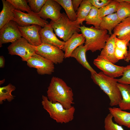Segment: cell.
Here are the masks:
<instances>
[{"mask_svg": "<svg viewBox=\"0 0 130 130\" xmlns=\"http://www.w3.org/2000/svg\"><path fill=\"white\" fill-rule=\"evenodd\" d=\"M128 46L129 47V49L128 51L127 56L124 60L127 62H129L130 61V41Z\"/></svg>", "mask_w": 130, "mask_h": 130, "instance_id": "cell-37", "label": "cell"}, {"mask_svg": "<svg viewBox=\"0 0 130 130\" xmlns=\"http://www.w3.org/2000/svg\"><path fill=\"white\" fill-rule=\"evenodd\" d=\"M117 37L116 35L113 33L110 35L100 55L114 64L119 61L116 58L115 55V41Z\"/></svg>", "mask_w": 130, "mask_h": 130, "instance_id": "cell-16", "label": "cell"}, {"mask_svg": "<svg viewBox=\"0 0 130 130\" xmlns=\"http://www.w3.org/2000/svg\"><path fill=\"white\" fill-rule=\"evenodd\" d=\"M113 31V33L118 38L125 40L129 44L130 41V17L122 20Z\"/></svg>", "mask_w": 130, "mask_h": 130, "instance_id": "cell-17", "label": "cell"}, {"mask_svg": "<svg viewBox=\"0 0 130 130\" xmlns=\"http://www.w3.org/2000/svg\"><path fill=\"white\" fill-rule=\"evenodd\" d=\"M53 29L49 24L40 30L39 33L42 43L56 46L62 50L65 42L59 39L53 32Z\"/></svg>", "mask_w": 130, "mask_h": 130, "instance_id": "cell-14", "label": "cell"}, {"mask_svg": "<svg viewBox=\"0 0 130 130\" xmlns=\"http://www.w3.org/2000/svg\"><path fill=\"white\" fill-rule=\"evenodd\" d=\"M5 58L2 56H0V67L3 68L4 67L5 65Z\"/></svg>", "mask_w": 130, "mask_h": 130, "instance_id": "cell-38", "label": "cell"}, {"mask_svg": "<svg viewBox=\"0 0 130 130\" xmlns=\"http://www.w3.org/2000/svg\"><path fill=\"white\" fill-rule=\"evenodd\" d=\"M92 6L89 0H83L76 12V21L80 24L85 21Z\"/></svg>", "mask_w": 130, "mask_h": 130, "instance_id": "cell-23", "label": "cell"}, {"mask_svg": "<svg viewBox=\"0 0 130 130\" xmlns=\"http://www.w3.org/2000/svg\"><path fill=\"white\" fill-rule=\"evenodd\" d=\"M13 12L15 16L14 21L20 26L36 25L43 27L49 24L47 21L42 19L34 12L26 13L15 9L13 10Z\"/></svg>", "mask_w": 130, "mask_h": 130, "instance_id": "cell-9", "label": "cell"}, {"mask_svg": "<svg viewBox=\"0 0 130 130\" xmlns=\"http://www.w3.org/2000/svg\"><path fill=\"white\" fill-rule=\"evenodd\" d=\"M93 63L105 74L113 78L122 76L126 68L116 65L100 55L94 60Z\"/></svg>", "mask_w": 130, "mask_h": 130, "instance_id": "cell-8", "label": "cell"}, {"mask_svg": "<svg viewBox=\"0 0 130 130\" xmlns=\"http://www.w3.org/2000/svg\"><path fill=\"white\" fill-rule=\"evenodd\" d=\"M36 53L48 59L56 64L63 62L65 53L61 49L54 46L42 43L37 46L32 45Z\"/></svg>", "mask_w": 130, "mask_h": 130, "instance_id": "cell-6", "label": "cell"}, {"mask_svg": "<svg viewBox=\"0 0 130 130\" xmlns=\"http://www.w3.org/2000/svg\"><path fill=\"white\" fill-rule=\"evenodd\" d=\"M116 13L121 21L130 17V3L124 1L118 2Z\"/></svg>", "mask_w": 130, "mask_h": 130, "instance_id": "cell-27", "label": "cell"}, {"mask_svg": "<svg viewBox=\"0 0 130 130\" xmlns=\"http://www.w3.org/2000/svg\"><path fill=\"white\" fill-rule=\"evenodd\" d=\"M26 62L29 67L36 68L37 72L39 75H51L54 71V66L53 62L36 53Z\"/></svg>", "mask_w": 130, "mask_h": 130, "instance_id": "cell-10", "label": "cell"}, {"mask_svg": "<svg viewBox=\"0 0 130 130\" xmlns=\"http://www.w3.org/2000/svg\"><path fill=\"white\" fill-rule=\"evenodd\" d=\"M122 99L119 103V108L123 110H130V85L118 83Z\"/></svg>", "mask_w": 130, "mask_h": 130, "instance_id": "cell-22", "label": "cell"}, {"mask_svg": "<svg viewBox=\"0 0 130 130\" xmlns=\"http://www.w3.org/2000/svg\"><path fill=\"white\" fill-rule=\"evenodd\" d=\"M52 26L55 34L65 42L76 33L81 32L80 24L76 21H72L64 12L58 20H51L49 23Z\"/></svg>", "mask_w": 130, "mask_h": 130, "instance_id": "cell-5", "label": "cell"}, {"mask_svg": "<svg viewBox=\"0 0 130 130\" xmlns=\"http://www.w3.org/2000/svg\"><path fill=\"white\" fill-rule=\"evenodd\" d=\"M98 9L92 6L91 9L86 17L85 21L87 25H92L96 27H99L101 21Z\"/></svg>", "mask_w": 130, "mask_h": 130, "instance_id": "cell-25", "label": "cell"}, {"mask_svg": "<svg viewBox=\"0 0 130 130\" xmlns=\"http://www.w3.org/2000/svg\"><path fill=\"white\" fill-rule=\"evenodd\" d=\"M40 26L33 25L29 26L18 27L22 37L25 39L31 45L37 46L42 43L39 31L41 29Z\"/></svg>", "mask_w": 130, "mask_h": 130, "instance_id": "cell-13", "label": "cell"}, {"mask_svg": "<svg viewBox=\"0 0 130 130\" xmlns=\"http://www.w3.org/2000/svg\"><path fill=\"white\" fill-rule=\"evenodd\" d=\"M113 116L109 113L105 118L104 121V128L105 130H125L122 126L114 122Z\"/></svg>", "mask_w": 130, "mask_h": 130, "instance_id": "cell-30", "label": "cell"}, {"mask_svg": "<svg viewBox=\"0 0 130 130\" xmlns=\"http://www.w3.org/2000/svg\"><path fill=\"white\" fill-rule=\"evenodd\" d=\"M83 0H72V6L75 11L76 13L78 9L79 6L80 5Z\"/></svg>", "mask_w": 130, "mask_h": 130, "instance_id": "cell-36", "label": "cell"}, {"mask_svg": "<svg viewBox=\"0 0 130 130\" xmlns=\"http://www.w3.org/2000/svg\"><path fill=\"white\" fill-rule=\"evenodd\" d=\"M62 7L55 0H47L40 11L37 13L42 19L56 21L61 17Z\"/></svg>", "mask_w": 130, "mask_h": 130, "instance_id": "cell-12", "label": "cell"}, {"mask_svg": "<svg viewBox=\"0 0 130 130\" xmlns=\"http://www.w3.org/2000/svg\"><path fill=\"white\" fill-rule=\"evenodd\" d=\"M108 110L116 123L130 128V112L114 107H109Z\"/></svg>", "mask_w": 130, "mask_h": 130, "instance_id": "cell-18", "label": "cell"}, {"mask_svg": "<svg viewBox=\"0 0 130 130\" xmlns=\"http://www.w3.org/2000/svg\"><path fill=\"white\" fill-rule=\"evenodd\" d=\"M126 67L122 77L117 80L118 83L130 85V64Z\"/></svg>", "mask_w": 130, "mask_h": 130, "instance_id": "cell-32", "label": "cell"}, {"mask_svg": "<svg viewBox=\"0 0 130 130\" xmlns=\"http://www.w3.org/2000/svg\"><path fill=\"white\" fill-rule=\"evenodd\" d=\"M118 2L121 1H124L130 3V0H117Z\"/></svg>", "mask_w": 130, "mask_h": 130, "instance_id": "cell-39", "label": "cell"}, {"mask_svg": "<svg viewBox=\"0 0 130 130\" xmlns=\"http://www.w3.org/2000/svg\"><path fill=\"white\" fill-rule=\"evenodd\" d=\"M129 44L125 40L120 39L117 37L116 39L115 47L124 52L125 54L126 57L127 54V47Z\"/></svg>", "mask_w": 130, "mask_h": 130, "instance_id": "cell-33", "label": "cell"}, {"mask_svg": "<svg viewBox=\"0 0 130 130\" xmlns=\"http://www.w3.org/2000/svg\"><path fill=\"white\" fill-rule=\"evenodd\" d=\"M111 0H89L93 6L99 9L109 3Z\"/></svg>", "mask_w": 130, "mask_h": 130, "instance_id": "cell-34", "label": "cell"}, {"mask_svg": "<svg viewBox=\"0 0 130 130\" xmlns=\"http://www.w3.org/2000/svg\"><path fill=\"white\" fill-rule=\"evenodd\" d=\"M47 0H28V5L31 11L38 13L40 11Z\"/></svg>", "mask_w": 130, "mask_h": 130, "instance_id": "cell-31", "label": "cell"}, {"mask_svg": "<svg viewBox=\"0 0 130 130\" xmlns=\"http://www.w3.org/2000/svg\"><path fill=\"white\" fill-rule=\"evenodd\" d=\"M115 55L116 58L118 60L124 59L126 58V56L124 53L122 51L115 47Z\"/></svg>", "mask_w": 130, "mask_h": 130, "instance_id": "cell-35", "label": "cell"}, {"mask_svg": "<svg viewBox=\"0 0 130 130\" xmlns=\"http://www.w3.org/2000/svg\"><path fill=\"white\" fill-rule=\"evenodd\" d=\"M118 3L117 0H111L108 4L99 9L100 17L102 19L105 16L116 13Z\"/></svg>", "mask_w": 130, "mask_h": 130, "instance_id": "cell-28", "label": "cell"}, {"mask_svg": "<svg viewBox=\"0 0 130 130\" xmlns=\"http://www.w3.org/2000/svg\"><path fill=\"white\" fill-rule=\"evenodd\" d=\"M81 32L85 38L84 45L87 51L92 52L101 51L105 46L110 36L108 31L93 26L88 27L84 25L80 26Z\"/></svg>", "mask_w": 130, "mask_h": 130, "instance_id": "cell-3", "label": "cell"}, {"mask_svg": "<svg viewBox=\"0 0 130 130\" xmlns=\"http://www.w3.org/2000/svg\"><path fill=\"white\" fill-rule=\"evenodd\" d=\"M85 38L82 34L76 33L65 42L62 50L65 52V58L70 57L72 52L78 47L85 43Z\"/></svg>", "mask_w": 130, "mask_h": 130, "instance_id": "cell-15", "label": "cell"}, {"mask_svg": "<svg viewBox=\"0 0 130 130\" xmlns=\"http://www.w3.org/2000/svg\"><path fill=\"white\" fill-rule=\"evenodd\" d=\"M99 27L108 31L110 35L115 27L122 21L118 18L116 13L105 16L101 19Z\"/></svg>", "mask_w": 130, "mask_h": 130, "instance_id": "cell-21", "label": "cell"}, {"mask_svg": "<svg viewBox=\"0 0 130 130\" xmlns=\"http://www.w3.org/2000/svg\"><path fill=\"white\" fill-rule=\"evenodd\" d=\"M47 97L52 102H58L66 109H68L74 104L72 90L62 79L53 76L47 91Z\"/></svg>", "mask_w": 130, "mask_h": 130, "instance_id": "cell-1", "label": "cell"}, {"mask_svg": "<svg viewBox=\"0 0 130 130\" xmlns=\"http://www.w3.org/2000/svg\"><path fill=\"white\" fill-rule=\"evenodd\" d=\"M2 1L3 8L0 13V29L10 21H14L15 19L13 6L6 0Z\"/></svg>", "mask_w": 130, "mask_h": 130, "instance_id": "cell-19", "label": "cell"}, {"mask_svg": "<svg viewBox=\"0 0 130 130\" xmlns=\"http://www.w3.org/2000/svg\"><path fill=\"white\" fill-rule=\"evenodd\" d=\"M87 49L86 46L81 45L77 47L72 53L70 57H73L84 67L89 70L91 73H97L88 62L86 57Z\"/></svg>", "mask_w": 130, "mask_h": 130, "instance_id": "cell-20", "label": "cell"}, {"mask_svg": "<svg viewBox=\"0 0 130 130\" xmlns=\"http://www.w3.org/2000/svg\"><path fill=\"white\" fill-rule=\"evenodd\" d=\"M15 86L9 83L7 85L0 87V104H2L3 101L7 100L8 102H11L14 98V96L12 94V92L16 89Z\"/></svg>", "mask_w": 130, "mask_h": 130, "instance_id": "cell-24", "label": "cell"}, {"mask_svg": "<svg viewBox=\"0 0 130 130\" xmlns=\"http://www.w3.org/2000/svg\"><path fill=\"white\" fill-rule=\"evenodd\" d=\"M7 49L9 54L19 56L23 61H27L36 54L35 51L32 45L23 37L11 43Z\"/></svg>", "mask_w": 130, "mask_h": 130, "instance_id": "cell-7", "label": "cell"}, {"mask_svg": "<svg viewBox=\"0 0 130 130\" xmlns=\"http://www.w3.org/2000/svg\"><path fill=\"white\" fill-rule=\"evenodd\" d=\"M22 37L17 24L14 21H10L0 29V47L3 44L13 43Z\"/></svg>", "mask_w": 130, "mask_h": 130, "instance_id": "cell-11", "label": "cell"}, {"mask_svg": "<svg viewBox=\"0 0 130 130\" xmlns=\"http://www.w3.org/2000/svg\"><path fill=\"white\" fill-rule=\"evenodd\" d=\"M5 81V79H4L2 80H0V85L2 84H3Z\"/></svg>", "mask_w": 130, "mask_h": 130, "instance_id": "cell-40", "label": "cell"}, {"mask_svg": "<svg viewBox=\"0 0 130 130\" xmlns=\"http://www.w3.org/2000/svg\"><path fill=\"white\" fill-rule=\"evenodd\" d=\"M64 9L69 19L75 21L77 20L76 13L72 6V0H55Z\"/></svg>", "mask_w": 130, "mask_h": 130, "instance_id": "cell-26", "label": "cell"}, {"mask_svg": "<svg viewBox=\"0 0 130 130\" xmlns=\"http://www.w3.org/2000/svg\"><path fill=\"white\" fill-rule=\"evenodd\" d=\"M91 77L93 82L108 97L110 105H118L122 97L118 86L117 79L105 75L102 71L91 73Z\"/></svg>", "mask_w": 130, "mask_h": 130, "instance_id": "cell-2", "label": "cell"}, {"mask_svg": "<svg viewBox=\"0 0 130 130\" xmlns=\"http://www.w3.org/2000/svg\"><path fill=\"white\" fill-rule=\"evenodd\" d=\"M11 4L15 9L23 12H26L28 13L33 12L28 4L27 0H6Z\"/></svg>", "mask_w": 130, "mask_h": 130, "instance_id": "cell-29", "label": "cell"}, {"mask_svg": "<svg viewBox=\"0 0 130 130\" xmlns=\"http://www.w3.org/2000/svg\"><path fill=\"white\" fill-rule=\"evenodd\" d=\"M42 98L41 104L43 108L50 117L57 122L66 123L73 119L75 110L74 106L66 109L60 103H53L50 101L46 96L43 95Z\"/></svg>", "mask_w": 130, "mask_h": 130, "instance_id": "cell-4", "label": "cell"}]
</instances>
